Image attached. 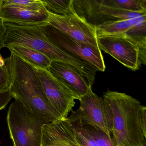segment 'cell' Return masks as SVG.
Instances as JSON below:
<instances>
[{"label": "cell", "instance_id": "cell-1", "mask_svg": "<svg viewBox=\"0 0 146 146\" xmlns=\"http://www.w3.org/2000/svg\"><path fill=\"white\" fill-rule=\"evenodd\" d=\"M102 97L110 112L116 146H146V107L131 96L109 90Z\"/></svg>", "mask_w": 146, "mask_h": 146}, {"label": "cell", "instance_id": "cell-2", "mask_svg": "<svg viewBox=\"0 0 146 146\" xmlns=\"http://www.w3.org/2000/svg\"><path fill=\"white\" fill-rule=\"evenodd\" d=\"M8 58L13 98L46 123L62 119L50 105L36 68L13 52Z\"/></svg>", "mask_w": 146, "mask_h": 146}, {"label": "cell", "instance_id": "cell-3", "mask_svg": "<svg viewBox=\"0 0 146 146\" xmlns=\"http://www.w3.org/2000/svg\"><path fill=\"white\" fill-rule=\"evenodd\" d=\"M3 23L5 47L17 45L32 48L43 54L52 61L63 62L72 66L88 82L94 78L96 70L91 65L71 57L55 46L48 40L42 30L41 26Z\"/></svg>", "mask_w": 146, "mask_h": 146}, {"label": "cell", "instance_id": "cell-4", "mask_svg": "<svg viewBox=\"0 0 146 146\" xmlns=\"http://www.w3.org/2000/svg\"><path fill=\"white\" fill-rule=\"evenodd\" d=\"M7 121L13 146H41L42 129L46 123L19 101L10 105Z\"/></svg>", "mask_w": 146, "mask_h": 146}, {"label": "cell", "instance_id": "cell-5", "mask_svg": "<svg viewBox=\"0 0 146 146\" xmlns=\"http://www.w3.org/2000/svg\"><path fill=\"white\" fill-rule=\"evenodd\" d=\"M41 28L48 40L59 49L90 64L97 71H105L106 66L99 47L78 41L48 24Z\"/></svg>", "mask_w": 146, "mask_h": 146}, {"label": "cell", "instance_id": "cell-6", "mask_svg": "<svg viewBox=\"0 0 146 146\" xmlns=\"http://www.w3.org/2000/svg\"><path fill=\"white\" fill-rule=\"evenodd\" d=\"M100 50L113 57L131 70L140 69L146 65L139 45L125 33L97 36Z\"/></svg>", "mask_w": 146, "mask_h": 146}, {"label": "cell", "instance_id": "cell-7", "mask_svg": "<svg viewBox=\"0 0 146 146\" xmlns=\"http://www.w3.org/2000/svg\"><path fill=\"white\" fill-rule=\"evenodd\" d=\"M36 69L50 105L61 118L68 117L76 105L75 100H79L80 97L69 86L54 77L47 70Z\"/></svg>", "mask_w": 146, "mask_h": 146}, {"label": "cell", "instance_id": "cell-8", "mask_svg": "<svg viewBox=\"0 0 146 146\" xmlns=\"http://www.w3.org/2000/svg\"><path fill=\"white\" fill-rule=\"evenodd\" d=\"M72 3L76 14L95 27L106 22L131 19L134 17L132 12L104 6L99 0H72Z\"/></svg>", "mask_w": 146, "mask_h": 146}, {"label": "cell", "instance_id": "cell-9", "mask_svg": "<svg viewBox=\"0 0 146 146\" xmlns=\"http://www.w3.org/2000/svg\"><path fill=\"white\" fill-rule=\"evenodd\" d=\"M47 24L78 41L99 47L96 27L78 17L75 12L61 16L49 12Z\"/></svg>", "mask_w": 146, "mask_h": 146}, {"label": "cell", "instance_id": "cell-10", "mask_svg": "<svg viewBox=\"0 0 146 146\" xmlns=\"http://www.w3.org/2000/svg\"><path fill=\"white\" fill-rule=\"evenodd\" d=\"M79 101L78 110L81 117L112 137L111 115L103 97L97 95L90 87L85 94L80 96Z\"/></svg>", "mask_w": 146, "mask_h": 146}, {"label": "cell", "instance_id": "cell-11", "mask_svg": "<svg viewBox=\"0 0 146 146\" xmlns=\"http://www.w3.org/2000/svg\"><path fill=\"white\" fill-rule=\"evenodd\" d=\"M68 119L80 146H116L112 137L82 118L78 109L72 110Z\"/></svg>", "mask_w": 146, "mask_h": 146}, {"label": "cell", "instance_id": "cell-12", "mask_svg": "<svg viewBox=\"0 0 146 146\" xmlns=\"http://www.w3.org/2000/svg\"><path fill=\"white\" fill-rule=\"evenodd\" d=\"M41 146H81L67 117L43 125Z\"/></svg>", "mask_w": 146, "mask_h": 146}, {"label": "cell", "instance_id": "cell-13", "mask_svg": "<svg viewBox=\"0 0 146 146\" xmlns=\"http://www.w3.org/2000/svg\"><path fill=\"white\" fill-rule=\"evenodd\" d=\"M48 70L55 78L69 86L79 97L85 94L92 87L76 68L66 63L52 61Z\"/></svg>", "mask_w": 146, "mask_h": 146}, {"label": "cell", "instance_id": "cell-14", "mask_svg": "<svg viewBox=\"0 0 146 146\" xmlns=\"http://www.w3.org/2000/svg\"><path fill=\"white\" fill-rule=\"evenodd\" d=\"M49 12L47 10L35 11L17 7H1L0 19L3 22L22 25H40L47 24Z\"/></svg>", "mask_w": 146, "mask_h": 146}, {"label": "cell", "instance_id": "cell-15", "mask_svg": "<svg viewBox=\"0 0 146 146\" xmlns=\"http://www.w3.org/2000/svg\"><path fill=\"white\" fill-rule=\"evenodd\" d=\"M6 47L37 69L48 70L52 61L43 54L27 47L11 45Z\"/></svg>", "mask_w": 146, "mask_h": 146}, {"label": "cell", "instance_id": "cell-16", "mask_svg": "<svg viewBox=\"0 0 146 146\" xmlns=\"http://www.w3.org/2000/svg\"><path fill=\"white\" fill-rule=\"evenodd\" d=\"M146 14L136 18L110 21L96 27L97 36L125 33L138 23L146 19Z\"/></svg>", "mask_w": 146, "mask_h": 146}, {"label": "cell", "instance_id": "cell-17", "mask_svg": "<svg viewBox=\"0 0 146 146\" xmlns=\"http://www.w3.org/2000/svg\"><path fill=\"white\" fill-rule=\"evenodd\" d=\"M102 5L106 7L132 12L146 13V0H100Z\"/></svg>", "mask_w": 146, "mask_h": 146}, {"label": "cell", "instance_id": "cell-18", "mask_svg": "<svg viewBox=\"0 0 146 146\" xmlns=\"http://www.w3.org/2000/svg\"><path fill=\"white\" fill-rule=\"evenodd\" d=\"M48 11L53 14L65 16L73 14L72 0H41Z\"/></svg>", "mask_w": 146, "mask_h": 146}, {"label": "cell", "instance_id": "cell-19", "mask_svg": "<svg viewBox=\"0 0 146 146\" xmlns=\"http://www.w3.org/2000/svg\"><path fill=\"white\" fill-rule=\"evenodd\" d=\"M2 7H17L35 11L46 9L41 0H3Z\"/></svg>", "mask_w": 146, "mask_h": 146}, {"label": "cell", "instance_id": "cell-20", "mask_svg": "<svg viewBox=\"0 0 146 146\" xmlns=\"http://www.w3.org/2000/svg\"><path fill=\"white\" fill-rule=\"evenodd\" d=\"M10 78L9 58L8 57L4 58L0 52V90L10 88Z\"/></svg>", "mask_w": 146, "mask_h": 146}, {"label": "cell", "instance_id": "cell-21", "mask_svg": "<svg viewBox=\"0 0 146 146\" xmlns=\"http://www.w3.org/2000/svg\"><path fill=\"white\" fill-rule=\"evenodd\" d=\"M13 98L10 88L0 90V111L5 108Z\"/></svg>", "mask_w": 146, "mask_h": 146}, {"label": "cell", "instance_id": "cell-22", "mask_svg": "<svg viewBox=\"0 0 146 146\" xmlns=\"http://www.w3.org/2000/svg\"><path fill=\"white\" fill-rule=\"evenodd\" d=\"M5 33V27L3 21L0 19V50L5 47L4 45V36Z\"/></svg>", "mask_w": 146, "mask_h": 146}, {"label": "cell", "instance_id": "cell-23", "mask_svg": "<svg viewBox=\"0 0 146 146\" xmlns=\"http://www.w3.org/2000/svg\"><path fill=\"white\" fill-rule=\"evenodd\" d=\"M2 2H3V0H0V10L2 7Z\"/></svg>", "mask_w": 146, "mask_h": 146}]
</instances>
